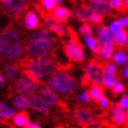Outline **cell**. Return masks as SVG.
<instances>
[{
	"instance_id": "1",
	"label": "cell",
	"mask_w": 128,
	"mask_h": 128,
	"mask_svg": "<svg viewBox=\"0 0 128 128\" xmlns=\"http://www.w3.org/2000/svg\"><path fill=\"white\" fill-rule=\"evenodd\" d=\"M25 52L20 32L15 28H5L0 34V54L3 60L14 62L21 60Z\"/></svg>"
},
{
	"instance_id": "2",
	"label": "cell",
	"mask_w": 128,
	"mask_h": 128,
	"mask_svg": "<svg viewBox=\"0 0 128 128\" xmlns=\"http://www.w3.org/2000/svg\"><path fill=\"white\" fill-rule=\"evenodd\" d=\"M53 47V39L48 28H42L32 32L25 45V50L31 58L50 57V50Z\"/></svg>"
},
{
	"instance_id": "3",
	"label": "cell",
	"mask_w": 128,
	"mask_h": 128,
	"mask_svg": "<svg viewBox=\"0 0 128 128\" xmlns=\"http://www.w3.org/2000/svg\"><path fill=\"white\" fill-rule=\"evenodd\" d=\"M57 62L51 57L47 58H31L25 65V73L29 74L34 79L44 80L49 79L51 76L57 73Z\"/></svg>"
},
{
	"instance_id": "4",
	"label": "cell",
	"mask_w": 128,
	"mask_h": 128,
	"mask_svg": "<svg viewBox=\"0 0 128 128\" xmlns=\"http://www.w3.org/2000/svg\"><path fill=\"white\" fill-rule=\"evenodd\" d=\"M45 86L55 94L70 95L75 92L76 88H77V81L69 73L65 71H60L53 76H51L49 79H47Z\"/></svg>"
},
{
	"instance_id": "5",
	"label": "cell",
	"mask_w": 128,
	"mask_h": 128,
	"mask_svg": "<svg viewBox=\"0 0 128 128\" xmlns=\"http://www.w3.org/2000/svg\"><path fill=\"white\" fill-rule=\"evenodd\" d=\"M40 84L36 79L27 73L21 75V77L15 82V91L19 95H24L27 97H31L38 93L40 88Z\"/></svg>"
},
{
	"instance_id": "6",
	"label": "cell",
	"mask_w": 128,
	"mask_h": 128,
	"mask_svg": "<svg viewBox=\"0 0 128 128\" xmlns=\"http://www.w3.org/2000/svg\"><path fill=\"white\" fill-rule=\"evenodd\" d=\"M86 77L92 84L102 86L104 84L105 71L104 67L100 66L97 62H88L84 68Z\"/></svg>"
},
{
	"instance_id": "7",
	"label": "cell",
	"mask_w": 128,
	"mask_h": 128,
	"mask_svg": "<svg viewBox=\"0 0 128 128\" xmlns=\"http://www.w3.org/2000/svg\"><path fill=\"white\" fill-rule=\"evenodd\" d=\"M65 53L68 56V58L75 62H81L86 58V54L84 48L74 38L69 39L65 44Z\"/></svg>"
},
{
	"instance_id": "8",
	"label": "cell",
	"mask_w": 128,
	"mask_h": 128,
	"mask_svg": "<svg viewBox=\"0 0 128 128\" xmlns=\"http://www.w3.org/2000/svg\"><path fill=\"white\" fill-rule=\"evenodd\" d=\"M74 117L76 122L84 127H90L94 124V121H95L94 114L84 107H78L74 112Z\"/></svg>"
},
{
	"instance_id": "9",
	"label": "cell",
	"mask_w": 128,
	"mask_h": 128,
	"mask_svg": "<svg viewBox=\"0 0 128 128\" xmlns=\"http://www.w3.org/2000/svg\"><path fill=\"white\" fill-rule=\"evenodd\" d=\"M29 105L31 110H34V112L42 114H48L51 107L50 104L40 94H36L34 96H31V97H29Z\"/></svg>"
},
{
	"instance_id": "10",
	"label": "cell",
	"mask_w": 128,
	"mask_h": 128,
	"mask_svg": "<svg viewBox=\"0 0 128 128\" xmlns=\"http://www.w3.org/2000/svg\"><path fill=\"white\" fill-rule=\"evenodd\" d=\"M86 6L93 12H97L102 16L110 15L112 12V6L108 0H88Z\"/></svg>"
},
{
	"instance_id": "11",
	"label": "cell",
	"mask_w": 128,
	"mask_h": 128,
	"mask_svg": "<svg viewBox=\"0 0 128 128\" xmlns=\"http://www.w3.org/2000/svg\"><path fill=\"white\" fill-rule=\"evenodd\" d=\"M110 116L112 122L118 126L124 125L127 122V112L119 104L112 106L110 112Z\"/></svg>"
},
{
	"instance_id": "12",
	"label": "cell",
	"mask_w": 128,
	"mask_h": 128,
	"mask_svg": "<svg viewBox=\"0 0 128 128\" xmlns=\"http://www.w3.org/2000/svg\"><path fill=\"white\" fill-rule=\"evenodd\" d=\"M46 25L50 31H53L55 34L60 36H64L67 34V27L64 22L56 20L53 16H48L46 18Z\"/></svg>"
},
{
	"instance_id": "13",
	"label": "cell",
	"mask_w": 128,
	"mask_h": 128,
	"mask_svg": "<svg viewBox=\"0 0 128 128\" xmlns=\"http://www.w3.org/2000/svg\"><path fill=\"white\" fill-rule=\"evenodd\" d=\"M3 75L10 82H16L21 77V70L18 65L14 62H8L3 67Z\"/></svg>"
},
{
	"instance_id": "14",
	"label": "cell",
	"mask_w": 128,
	"mask_h": 128,
	"mask_svg": "<svg viewBox=\"0 0 128 128\" xmlns=\"http://www.w3.org/2000/svg\"><path fill=\"white\" fill-rule=\"evenodd\" d=\"M95 36L98 40L99 44H105V43H110V42H114V34L110 31L107 26L105 25H99L96 27L95 30Z\"/></svg>"
},
{
	"instance_id": "15",
	"label": "cell",
	"mask_w": 128,
	"mask_h": 128,
	"mask_svg": "<svg viewBox=\"0 0 128 128\" xmlns=\"http://www.w3.org/2000/svg\"><path fill=\"white\" fill-rule=\"evenodd\" d=\"M116 52V43L110 42L100 45V51H99V56L101 60H110L112 58V56Z\"/></svg>"
},
{
	"instance_id": "16",
	"label": "cell",
	"mask_w": 128,
	"mask_h": 128,
	"mask_svg": "<svg viewBox=\"0 0 128 128\" xmlns=\"http://www.w3.org/2000/svg\"><path fill=\"white\" fill-rule=\"evenodd\" d=\"M36 94L42 95L45 98V100L50 104V106H54V105H56L57 103H58V97H57V94L52 92L46 86H40L39 91H38Z\"/></svg>"
},
{
	"instance_id": "17",
	"label": "cell",
	"mask_w": 128,
	"mask_h": 128,
	"mask_svg": "<svg viewBox=\"0 0 128 128\" xmlns=\"http://www.w3.org/2000/svg\"><path fill=\"white\" fill-rule=\"evenodd\" d=\"M24 25L29 30H38L40 26V18L34 12H27L24 17Z\"/></svg>"
},
{
	"instance_id": "18",
	"label": "cell",
	"mask_w": 128,
	"mask_h": 128,
	"mask_svg": "<svg viewBox=\"0 0 128 128\" xmlns=\"http://www.w3.org/2000/svg\"><path fill=\"white\" fill-rule=\"evenodd\" d=\"M93 14V12L90 10L88 6H81V8H76L73 12L72 16L82 23H86L90 21V18H91V15Z\"/></svg>"
},
{
	"instance_id": "19",
	"label": "cell",
	"mask_w": 128,
	"mask_h": 128,
	"mask_svg": "<svg viewBox=\"0 0 128 128\" xmlns=\"http://www.w3.org/2000/svg\"><path fill=\"white\" fill-rule=\"evenodd\" d=\"M12 105L16 110H27L28 107H30L29 105V97L24 95H16L12 97Z\"/></svg>"
},
{
	"instance_id": "20",
	"label": "cell",
	"mask_w": 128,
	"mask_h": 128,
	"mask_svg": "<svg viewBox=\"0 0 128 128\" xmlns=\"http://www.w3.org/2000/svg\"><path fill=\"white\" fill-rule=\"evenodd\" d=\"M5 6L8 8L10 14L18 15L25 8L26 6V0H10L8 3H6Z\"/></svg>"
},
{
	"instance_id": "21",
	"label": "cell",
	"mask_w": 128,
	"mask_h": 128,
	"mask_svg": "<svg viewBox=\"0 0 128 128\" xmlns=\"http://www.w3.org/2000/svg\"><path fill=\"white\" fill-rule=\"evenodd\" d=\"M12 123L17 127H23V128H29L31 125L28 114L24 112H18L12 119Z\"/></svg>"
},
{
	"instance_id": "22",
	"label": "cell",
	"mask_w": 128,
	"mask_h": 128,
	"mask_svg": "<svg viewBox=\"0 0 128 128\" xmlns=\"http://www.w3.org/2000/svg\"><path fill=\"white\" fill-rule=\"evenodd\" d=\"M17 114L16 108L14 106H10L4 102H0V119L3 120H8V119H14V117Z\"/></svg>"
},
{
	"instance_id": "23",
	"label": "cell",
	"mask_w": 128,
	"mask_h": 128,
	"mask_svg": "<svg viewBox=\"0 0 128 128\" xmlns=\"http://www.w3.org/2000/svg\"><path fill=\"white\" fill-rule=\"evenodd\" d=\"M71 15L72 14H71V12H70V10L65 8V6H57V8L53 10V14H52V16L56 19V20H58L60 22L67 21Z\"/></svg>"
},
{
	"instance_id": "24",
	"label": "cell",
	"mask_w": 128,
	"mask_h": 128,
	"mask_svg": "<svg viewBox=\"0 0 128 128\" xmlns=\"http://www.w3.org/2000/svg\"><path fill=\"white\" fill-rule=\"evenodd\" d=\"M84 43L86 46L92 51L94 54H99V51H100V44L98 42V40L96 39V36H86Z\"/></svg>"
},
{
	"instance_id": "25",
	"label": "cell",
	"mask_w": 128,
	"mask_h": 128,
	"mask_svg": "<svg viewBox=\"0 0 128 128\" xmlns=\"http://www.w3.org/2000/svg\"><path fill=\"white\" fill-rule=\"evenodd\" d=\"M114 41L116 45L120 47H125L128 44V32L126 30H121L117 34L114 36Z\"/></svg>"
},
{
	"instance_id": "26",
	"label": "cell",
	"mask_w": 128,
	"mask_h": 128,
	"mask_svg": "<svg viewBox=\"0 0 128 128\" xmlns=\"http://www.w3.org/2000/svg\"><path fill=\"white\" fill-rule=\"evenodd\" d=\"M88 93H90V96H91V99L94 101H97V102L104 96L103 88H101V86H98V84H93L90 88Z\"/></svg>"
},
{
	"instance_id": "27",
	"label": "cell",
	"mask_w": 128,
	"mask_h": 128,
	"mask_svg": "<svg viewBox=\"0 0 128 128\" xmlns=\"http://www.w3.org/2000/svg\"><path fill=\"white\" fill-rule=\"evenodd\" d=\"M128 58V55L126 54V52L124 50H118L114 52V56H112V60L114 64L120 66H125V64L127 62Z\"/></svg>"
},
{
	"instance_id": "28",
	"label": "cell",
	"mask_w": 128,
	"mask_h": 128,
	"mask_svg": "<svg viewBox=\"0 0 128 128\" xmlns=\"http://www.w3.org/2000/svg\"><path fill=\"white\" fill-rule=\"evenodd\" d=\"M78 31H79V34H80L81 36H84V38H86V36H93V34H94V30H93L92 25L88 24V23H82V24L80 25Z\"/></svg>"
},
{
	"instance_id": "29",
	"label": "cell",
	"mask_w": 128,
	"mask_h": 128,
	"mask_svg": "<svg viewBox=\"0 0 128 128\" xmlns=\"http://www.w3.org/2000/svg\"><path fill=\"white\" fill-rule=\"evenodd\" d=\"M104 71H105V75H114L117 76L118 73V65L112 62H107L104 66Z\"/></svg>"
},
{
	"instance_id": "30",
	"label": "cell",
	"mask_w": 128,
	"mask_h": 128,
	"mask_svg": "<svg viewBox=\"0 0 128 128\" xmlns=\"http://www.w3.org/2000/svg\"><path fill=\"white\" fill-rule=\"evenodd\" d=\"M42 6L46 12H53L57 8V4L55 0H42Z\"/></svg>"
},
{
	"instance_id": "31",
	"label": "cell",
	"mask_w": 128,
	"mask_h": 128,
	"mask_svg": "<svg viewBox=\"0 0 128 128\" xmlns=\"http://www.w3.org/2000/svg\"><path fill=\"white\" fill-rule=\"evenodd\" d=\"M118 80H117V76H114V75H105V78H104V86L107 88H112V86H114Z\"/></svg>"
},
{
	"instance_id": "32",
	"label": "cell",
	"mask_w": 128,
	"mask_h": 128,
	"mask_svg": "<svg viewBox=\"0 0 128 128\" xmlns=\"http://www.w3.org/2000/svg\"><path fill=\"white\" fill-rule=\"evenodd\" d=\"M102 20H103V16L100 14H97V12H93L91 15V18H90L88 22L92 25H97V26H99V25H101Z\"/></svg>"
},
{
	"instance_id": "33",
	"label": "cell",
	"mask_w": 128,
	"mask_h": 128,
	"mask_svg": "<svg viewBox=\"0 0 128 128\" xmlns=\"http://www.w3.org/2000/svg\"><path fill=\"white\" fill-rule=\"evenodd\" d=\"M77 99L81 102H84V103H90V101H91V96H90V93L88 91H86V90H84V91H81L80 93H78L77 95Z\"/></svg>"
},
{
	"instance_id": "34",
	"label": "cell",
	"mask_w": 128,
	"mask_h": 128,
	"mask_svg": "<svg viewBox=\"0 0 128 128\" xmlns=\"http://www.w3.org/2000/svg\"><path fill=\"white\" fill-rule=\"evenodd\" d=\"M108 1H110L112 8H114V10H121L124 8V5H125L124 0H108Z\"/></svg>"
},
{
	"instance_id": "35",
	"label": "cell",
	"mask_w": 128,
	"mask_h": 128,
	"mask_svg": "<svg viewBox=\"0 0 128 128\" xmlns=\"http://www.w3.org/2000/svg\"><path fill=\"white\" fill-rule=\"evenodd\" d=\"M107 27H108L110 31V32H112L114 36V34H117L119 32V31L122 30V29H121V27H120V25H119V23H118V21H117V20L112 21Z\"/></svg>"
},
{
	"instance_id": "36",
	"label": "cell",
	"mask_w": 128,
	"mask_h": 128,
	"mask_svg": "<svg viewBox=\"0 0 128 128\" xmlns=\"http://www.w3.org/2000/svg\"><path fill=\"white\" fill-rule=\"evenodd\" d=\"M112 92L114 93V94H122V93H124V91H125V86H124V84L122 81H120V80H118L116 84H114V86H112Z\"/></svg>"
},
{
	"instance_id": "37",
	"label": "cell",
	"mask_w": 128,
	"mask_h": 128,
	"mask_svg": "<svg viewBox=\"0 0 128 128\" xmlns=\"http://www.w3.org/2000/svg\"><path fill=\"white\" fill-rule=\"evenodd\" d=\"M117 21H118V23H119L120 27L122 30H125L126 28H128V16L120 17Z\"/></svg>"
},
{
	"instance_id": "38",
	"label": "cell",
	"mask_w": 128,
	"mask_h": 128,
	"mask_svg": "<svg viewBox=\"0 0 128 128\" xmlns=\"http://www.w3.org/2000/svg\"><path fill=\"white\" fill-rule=\"evenodd\" d=\"M98 104L100 105L101 108H103V110H107V108L110 107V101L108 100L105 96H103L99 101H98Z\"/></svg>"
},
{
	"instance_id": "39",
	"label": "cell",
	"mask_w": 128,
	"mask_h": 128,
	"mask_svg": "<svg viewBox=\"0 0 128 128\" xmlns=\"http://www.w3.org/2000/svg\"><path fill=\"white\" fill-rule=\"evenodd\" d=\"M118 104L122 107L124 110L128 112V96H122Z\"/></svg>"
},
{
	"instance_id": "40",
	"label": "cell",
	"mask_w": 128,
	"mask_h": 128,
	"mask_svg": "<svg viewBox=\"0 0 128 128\" xmlns=\"http://www.w3.org/2000/svg\"><path fill=\"white\" fill-rule=\"evenodd\" d=\"M5 84H6V78H5V76L3 75V73H1L0 74V86L4 88Z\"/></svg>"
},
{
	"instance_id": "41",
	"label": "cell",
	"mask_w": 128,
	"mask_h": 128,
	"mask_svg": "<svg viewBox=\"0 0 128 128\" xmlns=\"http://www.w3.org/2000/svg\"><path fill=\"white\" fill-rule=\"evenodd\" d=\"M29 128H42V126L39 123H31Z\"/></svg>"
},
{
	"instance_id": "42",
	"label": "cell",
	"mask_w": 128,
	"mask_h": 128,
	"mask_svg": "<svg viewBox=\"0 0 128 128\" xmlns=\"http://www.w3.org/2000/svg\"><path fill=\"white\" fill-rule=\"evenodd\" d=\"M123 76H124L126 79H128V67H126V68L124 69V71H123Z\"/></svg>"
},
{
	"instance_id": "43",
	"label": "cell",
	"mask_w": 128,
	"mask_h": 128,
	"mask_svg": "<svg viewBox=\"0 0 128 128\" xmlns=\"http://www.w3.org/2000/svg\"><path fill=\"white\" fill-rule=\"evenodd\" d=\"M90 127H91V128H105L104 126L99 125V124H93V125H91Z\"/></svg>"
},
{
	"instance_id": "44",
	"label": "cell",
	"mask_w": 128,
	"mask_h": 128,
	"mask_svg": "<svg viewBox=\"0 0 128 128\" xmlns=\"http://www.w3.org/2000/svg\"><path fill=\"white\" fill-rule=\"evenodd\" d=\"M55 1H56L57 6H62V3H64V1H65V0H55Z\"/></svg>"
},
{
	"instance_id": "45",
	"label": "cell",
	"mask_w": 128,
	"mask_h": 128,
	"mask_svg": "<svg viewBox=\"0 0 128 128\" xmlns=\"http://www.w3.org/2000/svg\"><path fill=\"white\" fill-rule=\"evenodd\" d=\"M0 1H1L2 3H4V4H6V3H8L10 0H0Z\"/></svg>"
},
{
	"instance_id": "46",
	"label": "cell",
	"mask_w": 128,
	"mask_h": 128,
	"mask_svg": "<svg viewBox=\"0 0 128 128\" xmlns=\"http://www.w3.org/2000/svg\"><path fill=\"white\" fill-rule=\"evenodd\" d=\"M126 67H128V58H127V62H126V64H125V66H124V68H126Z\"/></svg>"
},
{
	"instance_id": "47",
	"label": "cell",
	"mask_w": 128,
	"mask_h": 128,
	"mask_svg": "<svg viewBox=\"0 0 128 128\" xmlns=\"http://www.w3.org/2000/svg\"><path fill=\"white\" fill-rule=\"evenodd\" d=\"M124 1H125V4L128 6V0H124Z\"/></svg>"
},
{
	"instance_id": "48",
	"label": "cell",
	"mask_w": 128,
	"mask_h": 128,
	"mask_svg": "<svg viewBox=\"0 0 128 128\" xmlns=\"http://www.w3.org/2000/svg\"><path fill=\"white\" fill-rule=\"evenodd\" d=\"M127 123H128V112H127Z\"/></svg>"
},
{
	"instance_id": "49",
	"label": "cell",
	"mask_w": 128,
	"mask_h": 128,
	"mask_svg": "<svg viewBox=\"0 0 128 128\" xmlns=\"http://www.w3.org/2000/svg\"><path fill=\"white\" fill-rule=\"evenodd\" d=\"M127 128H128V127H127Z\"/></svg>"
}]
</instances>
